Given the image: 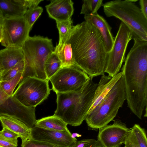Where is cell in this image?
Here are the masks:
<instances>
[{
  "label": "cell",
  "instance_id": "obj_1",
  "mask_svg": "<svg viewBox=\"0 0 147 147\" xmlns=\"http://www.w3.org/2000/svg\"><path fill=\"white\" fill-rule=\"evenodd\" d=\"M76 66L93 78L105 74L109 53L98 29L86 21L73 26L67 36Z\"/></svg>",
  "mask_w": 147,
  "mask_h": 147
},
{
  "label": "cell",
  "instance_id": "obj_2",
  "mask_svg": "<svg viewBox=\"0 0 147 147\" xmlns=\"http://www.w3.org/2000/svg\"><path fill=\"white\" fill-rule=\"evenodd\" d=\"M133 39L121 71L128 107L141 119L147 105V41Z\"/></svg>",
  "mask_w": 147,
  "mask_h": 147
},
{
  "label": "cell",
  "instance_id": "obj_3",
  "mask_svg": "<svg viewBox=\"0 0 147 147\" xmlns=\"http://www.w3.org/2000/svg\"><path fill=\"white\" fill-rule=\"evenodd\" d=\"M92 79L89 77L78 91L56 93L57 107L54 115L67 125H80L85 119L97 86Z\"/></svg>",
  "mask_w": 147,
  "mask_h": 147
},
{
  "label": "cell",
  "instance_id": "obj_4",
  "mask_svg": "<svg viewBox=\"0 0 147 147\" xmlns=\"http://www.w3.org/2000/svg\"><path fill=\"white\" fill-rule=\"evenodd\" d=\"M125 100L122 76L101 102L87 114L85 120L89 129L97 131L113 121Z\"/></svg>",
  "mask_w": 147,
  "mask_h": 147
},
{
  "label": "cell",
  "instance_id": "obj_5",
  "mask_svg": "<svg viewBox=\"0 0 147 147\" xmlns=\"http://www.w3.org/2000/svg\"><path fill=\"white\" fill-rule=\"evenodd\" d=\"M52 40L40 35L29 36L22 47L25 67L22 81L28 77L47 79L44 71L45 62L54 51Z\"/></svg>",
  "mask_w": 147,
  "mask_h": 147
},
{
  "label": "cell",
  "instance_id": "obj_6",
  "mask_svg": "<svg viewBox=\"0 0 147 147\" xmlns=\"http://www.w3.org/2000/svg\"><path fill=\"white\" fill-rule=\"evenodd\" d=\"M102 6L107 17L119 19L129 29L132 39L147 41V19L134 3L130 0H116L107 2Z\"/></svg>",
  "mask_w": 147,
  "mask_h": 147
},
{
  "label": "cell",
  "instance_id": "obj_7",
  "mask_svg": "<svg viewBox=\"0 0 147 147\" xmlns=\"http://www.w3.org/2000/svg\"><path fill=\"white\" fill-rule=\"evenodd\" d=\"M49 80L28 77L19 84L13 96L25 106L36 107L47 99L50 94Z\"/></svg>",
  "mask_w": 147,
  "mask_h": 147
},
{
  "label": "cell",
  "instance_id": "obj_8",
  "mask_svg": "<svg viewBox=\"0 0 147 147\" xmlns=\"http://www.w3.org/2000/svg\"><path fill=\"white\" fill-rule=\"evenodd\" d=\"M89 76L76 66L61 67L49 79L56 93L80 90Z\"/></svg>",
  "mask_w": 147,
  "mask_h": 147
},
{
  "label": "cell",
  "instance_id": "obj_9",
  "mask_svg": "<svg viewBox=\"0 0 147 147\" xmlns=\"http://www.w3.org/2000/svg\"><path fill=\"white\" fill-rule=\"evenodd\" d=\"M133 38L131 32L122 22L120 23L109 57L105 72L113 77L118 73L125 59L127 45Z\"/></svg>",
  "mask_w": 147,
  "mask_h": 147
},
{
  "label": "cell",
  "instance_id": "obj_10",
  "mask_svg": "<svg viewBox=\"0 0 147 147\" xmlns=\"http://www.w3.org/2000/svg\"><path fill=\"white\" fill-rule=\"evenodd\" d=\"M35 107L25 106L13 95H8L0 85V116L7 115L16 118L32 128L36 121Z\"/></svg>",
  "mask_w": 147,
  "mask_h": 147
},
{
  "label": "cell",
  "instance_id": "obj_11",
  "mask_svg": "<svg viewBox=\"0 0 147 147\" xmlns=\"http://www.w3.org/2000/svg\"><path fill=\"white\" fill-rule=\"evenodd\" d=\"M31 30L24 16L4 19L1 45L5 47H22Z\"/></svg>",
  "mask_w": 147,
  "mask_h": 147
},
{
  "label": "cell",
  "instance_id": "obj_12",
  "mask_svg": "<svg viewBox=\"0 0 147 147\" xmlns=\"http://www.w3.org/2000/svg\"><path fill=\"white\" fill-rule=\"evenodd\" d=\"M112 124L107 125L99 129L98 141L102 147H118L124 144L131 128L120 119L113 120Z\"/></svg>",
  "mask_w": 147,
  "mask_h": 147
},
{
  "label": "cell",
  "instance_id": "obj_13",
  "mask_svg": "<svg viewBox=\"0 0 147 147\" xmlns=\"http://www.w3.org/2000/svg\"><path fill=\"white\" fill-rule=\"evenodd\" d=\"M31 137L59 147H70L77 141L69 131H56L44 129L35 126L31 128Z\"/></svg>",
  "mask_w": 147,
  "mask_h": 147
},
{
  "label": "cell",
  "instance_id": "obj_14",
  "mask_svg": "<svg viewBox=\"0 0 147 147\" xmlns=\"http://www.w3.org/2000/svg\"><path fill=\"white\" fill-rule=\"evenodd\" d=\"M73 4L71 0H51L45 8L50 18L61 21L71 18L74 10Z\"/></svg>",
  "mask_w": 147,
  "mask_h": 147
},
{
  "label": "cell",
  "instance_id": "obj_15",
  "mask_svg": "<svg viewBox=\"0 0 147 147\" xmlns=\"http://www.w3.org/2000/svg\"><path fill=\"white\" fill-rule=\"evenodd\" d=\"M28 0H0V16L3 20L23 16Z\"/></svg>",
  "mask_w": 147,
  "mask_h": 147
},
{
  "label": "cell",
  "instance_id": "obj_16",
  "mask_svg": "<svg viewBox=\"0 0 147 147\" xmlns=\"http://www.w3.org/2000/svg\"><path fill=\"white\" fill-rule=\"evenodd\" d=\"M123 75L121 71L113 77L105 74L102 76L97 84L91 105L87 114L91 112L104 98Z\"/></svg>",
  "mask_w": 147,
  "mask_h": 147
},
{
  "label": "cell",
  "instance_id": "obj_17",
  "mask_svg": "<svg viewBox=\"0 0 147 147\" xmlns=\"http://www.w3.org/2000/svg\"><path fill=\"white\" fill-rule=\"evenodd\" d=\"M85 21L92 24L98 30L104 41L107 52L109 53L113 47L114 40L111 33V28L106 20L98 13L85 15Z\"/></svg>",
  "mask_w": 147,
  "mask_h": 147
},
{
  "label": "cell",
  "instance_id": "obj_18",
  "mask_svg": "<svg viewBox=\"0 0 147 147\" xmlns=\"http://www.w3.org/2000/svg\"><path fill=\"white\" fill-rule=\"evenodd\" d=\"M0 121L3 127L7 128L17 134L21 139L22 142L31 138V129L20 120L8 116L1 115Z\"/></svg>",
  "mask_w": 147,
  "mask_h": 147
},
{
  "label": "cell",
  "instance_id": "obj_19",
  "mask_svg": "<svg viewBox=\"0 0 147 147\" xmlns=\"http://www.w3.org/2000/svg\"><path fill=\"white\" fill-rule=\"evenodd\" d=\"M24 60L22 47H5L0 50V64L3 73Z\"/></svg>",
  "mask_w": 147,
  "mask_h": 147
},
{
  "label": "cell",
  "instance_id": "obj_20",
  "mask_svg": "<svg viewBox=\"0 0 147 147\" xmlns=\"http://www.w3.org/2000/svg\"><path fill=\"white\" fill-rule=\"evenodd\" d=\"M68 34L54 48V52L61 61V67L76 66L71 46L67 40Z\"/></svg>",
  "mask_w": 147,
  "mask_h": 147
},
{
  "label": "cell",
  "instance_id": "obj_21",
  "mask_svg": "<svg viewBox=\"0 0 147 147\" xmlns=\"http://www.w3.org/2000/svg\"><path fill=\"white\" fill-rule=\"evenodd\" d=\"M67 125L61 118L53 115L36 120L35 126L51 131H69Z\"/></svg>",
  "mask_w": 147,
  "mask_h": 147
},
{
  "label": "cell",
  "instance_id": "obj_22",
  "mask_svg": "<svg viewBox=\"0 0 147 147\" xmlns=\"http://www.w3.org/2000/svg\"><path fill=\"white\" fill-rule=\"evenodd\" d=\"M61 67V61L53 52L47 59L44 65V71L47 79L49 80Z\"/></svg>",
  "mask_w": 147,
  "mask_h": 147
},
{
  "label": "cell",
  "instance_id": "obj_23",
  "mask_svg": "<svg viewBox=\"0 0 147 147\" xmlns=\"http://www.w3.org/2000/svg\"><path fill=\"white\" fill-rule=\"evenodd\" d=\"M24 71L19 72L15 77L6 81L0 82V85L3 91L8 95H13L16 87L21 82Z\"/></svg>",
  "mask_w": 147,
  "mask_h": 147
},
{
  "label": "cell",
  "instance_id": "obj_24",
  "mask_svg": "<svg viewBox=\"0 0 147 147\" xmlns=\"http://www.w3.org/2000/svg\"><path fill=\"white\" fill-rule=\"evenodd\" d=\"M83 2L80 13L84 15L97 13L103 4L102 0H84Z\"/></svg>",
  "mask_w": 147,
  "mask_h": 147
},
{
  "label": "cell",
  "instance_id": "obj_25",
  "mask_svg": "<svg viewBox=\"0 0 147 147\" xmlns=\"http://www.w3.org/2000/svg\"><path fill=\"white\" fill-rule=\"evenodd\" d=\"M131 131L140 147H147L146 135L144 128L138 124H135L131 128Z\"/></svg>",
  "mask_w": 147,
  "mask_h": 147
},
{
  "label": "cell",
  "instance_id": "obj_26",
  "mask_svg": "<svg viewBox=\"0 0 147 147\" xmlns=\"http://www.w3.org/2000/svg\"><path fill=\"white\" fill-rule=\"evenodd\" d=\"M41 7L28 9L24 16L31 30L34 24L43 12Z\"/></svg>",
  "mask_w": 147,
  "mask_h": 147
},
{
  "label": "cell",
  "instance_id": "obj_27",
  "mask_svg": "<svg viewBox=\"0 0 147 147\" xmlns=\"http://www.w3.org/2000/svg\"><path fill=\"white\" fill-rule=\"evenodd\" d=\"M25 67L24 60L13 67L4 72L0 79V82L6 81L15 77L19 72L24 71Z\"/></svg>",
  "mask_w": 147,
  "mask_h": 147
},
{
  "label": "cell",
  "instance_id": "obj_28",
  "mask_svg": "<svg viewBox=\"0 0 147 147\" xmlns=\"http://www.w3.org/2000/svg\"><path fill=\"white\" fill-rule=\"evenodd\" d=\"M57 26L59 34V42L61 41L63 38L68 34L72 26L73 21L71 18L68 20L61 21H56Z\"/></svg>",
  "mask_w": 147,
  "mask_h": 147
},
{
  "label": "cell",
  "instance_id": "obj_29",
  "mask_svg": "<svg viewBox=\"0 0 147 147\" xmlns=\"http://www.w3.org/2000/svg\"><path fill=\"white\" fill-rule=\"evenodd\" d=\"M21 147H59L46 142L36 140L32 138L22 142Z\"/></svg>",
  "mask_w": 147,
  "mask_h": 147
},
{
  "label": "cell",
  "instance_id": "obj_30",
  "mask_svg": "<svg viewBox=\"0 0 147 147\" xmlns=\"http://www.w3.org/2000/svg\"><path fill=\"white\" fill-rule=\"evenodd\" d=\"M70 147H102L98 141L93 139H83L77 141Z\"/></svg>",
  "mask_w": 147,
  "mask_h": 147
},
{
  "label": "cell",
  "instance_id": "obj_31",
  "mask_svg": "<svg viewBox=\"0 0 147 147\" xmlns=\"http://www.w3.org/2000/svg\"><path fill=\"white\" fill-rule=\"evenodd\" d=\"M0 134L6 139L12 141H18L19 136L17 134L5 127L0 131Z\"/></svg>",
  "mask_w": 147,
  "mask_h": 147
},
{
  "label": "cell",
  "instance_id": "obj_32",
  "mask_svg": "<svg viewBox=\"0 0 147 147\" xmlns=\"http://www.w3.org/2000/svg\"><path fill=\"white\" fill-rule=\"evenodd\" d=\"M124 147H140L131 131L126 136L124 143Z\"/></svg>",
  "mask_w": 147,
  "mask_h": 147
},
{
  "label": "cell",
  "instance_id": "obj_33",
  "mask_svg": "<svg viewBox=\"0 0 147 147\" xmlns=\"http://www.w3.org/2000/svg\"><path fill=\"white\" fill-rule=\"evenodd\" d=\"M18 141L7 140L0 134V147H17Z\"/></svg>",
  "mask_w": 147,
  "mask_h": 147
},
{
  "label": "cell",
  "instance_id": "obj_34",
  "mask_svg": "<svg viewBox=\"0 0 147 147\" xmlns=\"http://www.w3.org/2000/svg\"><path fill=\"white\" fill-rule=\"evenodd\" d=\"M140 9L144 16L147 19V0H140Z\"/></svg>",
  "mask_w": 147,
  "mask_h": 147
},
{
  "label": "cell",
  "instance_id": "obj_35",
  "mask_svg": "<svg viewBox=\"0 0 147 147\" xmlns=\"http://www.w3.org/2000/svg\"><path fill=\"white\" fill-rule=\"evenodd\" d=\"M3 20L0 16V35L2 37V28Z\"/></svg>",
  "mask_w": 147,
  "mask_h": 147
},
{
  "label": "cell",
  "instance_id": "obj_36",
  "mask_svg": "<svg viewBox=\"0 0 147 147\" xmlns=\"http://www.w3.org/2000/svg\"><path fill=\"white\" fill-rule=\"evenodd\" d=\"M3 73V71L2 68L1 67L0 64V79Z\"/></svg>",
  "mask_w": 147,
  "mask_h": 147
},
{
  "label": "cell",
  "instance_id": "obj_37",
  "mask_svg": "<svg viewBox=\"0 0 147 147\" xmlns=\"http://www.w3.org/2000/svg\"><path fill=\"white\" fill-rule=\"evenodd\" d=\"M2 40V37L0 35V42H1Z\"/></svg>",
  "mask_w": 147,
  "mask_h": 147
},
{
  "label": "cell",
  "instance_id": "obj_38",
  "mask_svg": "<svg viewBox=\"0 0 147 147\" xmlns=\"http://www.w3.org/2000/svg\"><path fill=\"white\" fill-rule=\"evenodd\" d=\"M120 147V146H119V147Z\"/></svg>",
  "mask_w": 147,
  "mask_h": 147
},
{
  "label": "cell",
  "instance_id": "obj_39",
  "mask_svg": "<svg viewBox=\"0 0 147 147\" xmlns=\"http://www.w3.org/2000/svg\"></svg>",
  "mask_w": 147,
  "mask_h": 147
}]
</instances>
